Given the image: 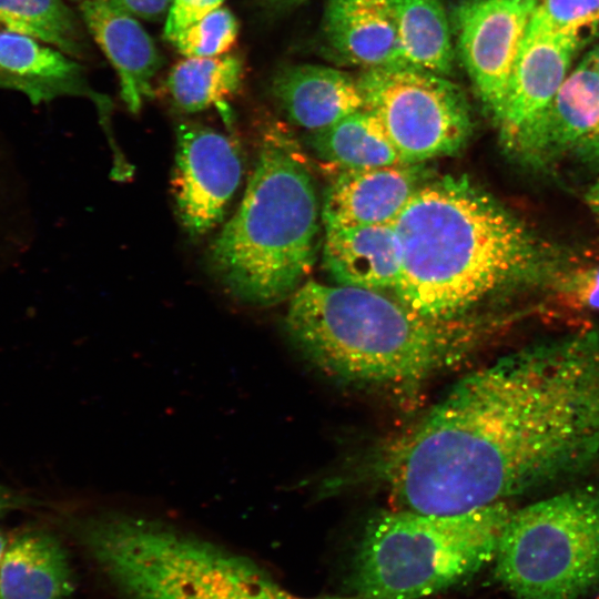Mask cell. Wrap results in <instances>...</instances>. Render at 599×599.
I'll list each match as a JSON object with an SVG mask.
<instances>
[{"label":"cell","instance_id":"2","mask_svg":"<svg viewBox=\"0 0 599 599\" xmlns=\"http://www.w3.org/2000/svg\"><path fill=\"white\" fill-rule=\"evenodd\" d=\"M284 325L297 351L325 375L399 393L464 363L483 328L477 317L433 319L388 293L315 281L288 298Z\"/></svg>","mask_w":599,"mask_h":599},{"label":"cell","instance_id":"15","mask_svg":"<svg viewBox=\"0 0 599 599\" xmlns=\"http://www.w3.org/2000/svg\"><path fill=\"white\" fill-rule=\"evenodd\" d=\"M271 91L288 120L311 134L364 108L357 79L322 64L282 68Z\"/></svg>","mask_w":599,"mask_h":599},{"label":"cell","instance_id":"27","mask_svg":"<svg viewBox=\"0 0 599 599\" xmlns=\"http://www.w3.org/2000/svg\"><path fill=\"white\" fill-rule=\"evenodd\" d=\"M571 153L586 167L599 171V130L581 140Z\"/></svg>","mask_w":599,"mask_h":599},{"label":"cell","instance_id":"34","mask_svg":"<svg viewBox=\"0 0 599 599\" xmlns=\"http://www.w3.org/2000/svg\"><path fill=\"white\" fill-rule=\"evenodd\" d=\"M105 1H108V0H105Z\"/></svg>","mask_w":599,"mask_h":599},{"label":"cell","instance_id":"13","mask_svg":"<svg viewBox=\"0 0 599 599\" xmlns=\"http://www.w3.org/2000/svg\"><path fill=\"white\" fill-rule=\"evenodd\" d=\"M579 43L577 38L528 27L511 69L501 113L495 122L501 144L554 98L567 78Z\"/></svg>","mask_w":599,"mask_h":599},{"label":"cell","instance_id":"1","mask_svg":"<svg viewBox=\"0 0 599 599\" xmlns=\"http://www.w3.org/2000/svg\"><path fill=\"white\" fill-rule=\"evenodd\" d=\"M400 272L392 293L438 321L554 280L561 253L466 174L432 177L393 223Z\"/></svg>","mask_w":599,"mask_h":599},{"label":"cell","instance_id":"5","mask_svg":"<svg viewBox=\"0 0 599 599\" xmlns=\"http://www.w3.org/2000/svg\"><path fill=\"white\" fill-rule=\"evenodd\" d=\"M495 577L516 599H579L599 586V494L570 490L511 511Z\"/></svg>","mask_w":599,"mask_h":599},{"label":"cell","instance_id":"33","mask_svg":"<svg viewBox=\"0 0 599 599\" xmlns=\"http://www.w3.org/2000/svg\"><path fill=\"white\" fill-rule=\"evenodd\" d=\"M75 1H80V2H81L82 0H75Z\"/></svg>","mask_w":599,"mask_h":599},{"label":"cell","instance_id":"31","mask_svg":"<svg viewBox=\"0 0 599 599\" xmlns=\"http://www.w3.org/2000/svg\"><path fill=\"white\" fill-rule=\"evenodd\" d=\"M7 544L8 542L6 541V538L0 532V564H1V560H2L3 552L6 550Z\"/></svg>","mask_w":599,"mask_h":599},{"label":"cell","instance_id":"14","mask_svg":"<svg viewBox=\"0 0 599 599\" xmlns=\"http://www.w3.org/2000/svg\"><path fill=\"white\" fill-rule=\"evenodd\" d=\"M80 12L119 77L122 101L138 113L153 95L152 80L163 64L153 39L133 16L105 0H82Z\"/></svg>","mask_w":599,"mask_h":599},{"label":"cell","instance_id":"6","mask_svg":"<svg viewBox=\"0 0 599 599\" xmlns=\"http://www.w3.org/2000/svg\"><path fill=\"white\" fill-rule=\"evenodd\" d=\"M356 79L364 109L407 163L454 155L470 139L469 102L447 77L399 67L366 69Z\"/></svg>","mask_w":599,"mask_h":599},{"label":"cell","instance_id":"29","mask_svg":"<svg viewBox=\"0 0 599 599\" xmlns=\"http://www.w3.org/2000/svg\"><path fill=\"white\" fill-rule=\"evenodd\" d=\"M586 201L592 212L599 217V179L588 189Z\"/></svg>","mask_w":599,"mask_h":599},{"label":"cell","instance_id":"9","mask_svg":"<svg viewBox=\"0 0 599 599\" xmlns=\"http://www.w3.org/2000/svg\"><path fill=\"white\" fill-rule=\"evenodd\" d=\"M599 130V73L593 51L560 85L554 98L506 143L519 163L546 167Z\"/></svg>","mask_w":599,"mask_h":599},{"label":"cell","instance_id":"3","mask_svg":"<svg viewBox=\"0 0 599 599\" xmlns=\"http://www.w3.org/2000/svg\"><path fill=\"white\" fill-rule=\"evenodd\" d=\"M322 200L296 140L281 125L262 134L244 196L215 237L210 262L226 292L253 306L288 300L315 262Z\"/></svg>","mask_w":599,"mask_h":599},{"label":"cell","instance_id":"32","mask_svg":"<svg viewBox=\"0 0 599 599\" xmlns=\"http://www.w3.org/2000/svg\"><path fill=\"white\" fill-rule=\"evenodd\" d=\"M593 51V55H595V61H596V65H597V70H598V73H599V47L596 48Z\"/></svg>","mask_w":599,"mask_h":599},{"label":"cell","instance_id":"20","mask_svg":"<svg viewBox=\"0 0 599 599\" xmlns=\"http://www.w3.org/2000/svg\"><path fill=\"white\" fill-rule=\"evenodd\" d=\"M397 13L408 67L450 75L455 50L444 0H398Z\"/></svg>","mask_w":599,"mask_h":599},{"label":"cell","instance_id":"24","mask_svg":"<svg viewBox=\"0 0 599 599\" xmlns=\"http://www.w3.org/2000/svg\"><path fill=\"white\" fill-rule=\"evenodd\" d=\"M557 292L571 304L599 309V265L572 271L558 277Z\"/></svg>","mask_w":599,"mask_h":599},{"label":"cell","instance_id":"8","mask_svg":"<svg viewBox=\"0 0 599 599\" xmlns=\"http://www.w3.org/2000/svg\"><path fill=\"white\" fill-rule=\"evenodd\" d=\"M175 135L177 214L191 236H203L223 220L241 183V148L233 136L193 122L180 123Z\"/></svg>","mask_w":599,"mask_h":599},{"label":"cell","instance_id":"19","mask_svg":"<svg viewBox=\"0 0 599 599\" xmlns=\"http://www.w3.org/2000/svg\"><path fill=\"white\" fill-rule=\"evenodd\" d=\"M244 63L237 55L185 58L169 71L164 89L173 105L186 113L221 106L240 90ZM227 111V110H226Z\"/></svg>","mask_w":599,"mask_h":599},{"label":"cell","instance_id":"25","mask_svg":"<svg viewBox=\"0 0 599 599\" xmlns=\"http://www.w3.org/2000/svg\"><path fill=\"white\" fill-rule=\"evenodd\" d=\"M224 0H172L166 16L163 38L172 42L189 24L222 6Z\"/></svg>","mask_w":599,"mask_h":599},{"label":"cell","instance_id":"7","mask_svg":"<svg viewBox=\"0 0 599 599\" xmlns=\"http://www.w3.org/2000/svg\"><path fill=\"white\" fill-rule=\"evenodd\" d=\"M538 0H461L453 12L458 55L488 113L499 118Z\"/></svg>","mask_w":599,"mask_h":599},{"label":"cell","instance_id":"18","mask_svg":"<svg viewBox=\"0 0 599 599\" xmlns=\"http://www.w3.org/2000/svg\"><path fill=\"white\" fill-rule=\"evenodd\" d=\"M309 142L322 161L339 171L407 163L376 118L364 108L312 133Z\"/></svg>","mask_w":599,"mask_h":599},{"label":"cell","instance_id":"16","mask_svg":"<svg viewBox=\"0 0 599 599\" xmlns=\"http://www.w3.org/2000/svg\"><path fill=\"white\" fill-rule=\"evenodd\" d=\"M322 261L334 284L392 294L400 272L394 225L326 229Z\"/></svg>","mask_w":599,"mask_h":599},{"label":"cell","instance_id":"10","mask_svg":"<svg viewBox=\"0 0 599 599\" xmlns=\"http://www.w3.org/2000/svg\"><path fill=\"white\" fill-rule=\"evenodd\" d=\"M435 175L427 162L338 171L323 192V227L393 224Z\"/></svg>","mask_w":599,"mask_h":599},{"label":"cell","instance_id":"17","mask_svg":"<svg viewBox=\"0 0 599 599\" xmlns=\"http://www.w3.org/2000/svg\"><path fill=\"white\" fill-rule=\"evenodd\" d=\"M73 590L68 554L52 534L32 530L7 544L0 599H67Z\"/></svg>","mask_w":599,"mask_h":599},{"label":"cell","instance_id":"22","mask_svg":"<svg viewBox=\"0 0 599 599\" xmlns=\"http://www.w3.org/2000/svg\"><path fill=\"white\" fill-rule=\"evenodd\" d=\"M238 32L237 18L221 6L184 28L171 43L184 58H213L229 52Z\"/></svg>","mask_w":599,"mask_h":599},{"label":"cell","instance_id":"11","mask_svg":"<svg viewBox=\"0 0 599 599\" xmlns=\"http://www.w3.org/2000/svg\"><path fill=\"white\" fill-rule=\"evenodd\" d=\"M0 89L23 93L37 105L61 97L90 99L109 118L110 100L94 91L72 57L34 38L0 31Z\"/></svg>","mask_w":599,"mask_h":599},{"label":"cell","instance_id":"26","mask_svg":"<svg viewBox=\"0 0 599 599\" xmlns=\"http://www.w3.org/2000/svg\"><path fill=\"white\" fill-rule=\"evenodd\" d=\"M133 17L145 20H160L167 12L172 0H108Z\"/></svg>","mask_w":599,"mask_h":599},{"label":"cell","instance_id":"4","mask_svg":"<svg viewBox=\"0 0 599 599\" xmlns=\"http://www.w3.org/2000/svg\"><path fill=\"white\" fill-rule=\"evenodd\" d=\"M510 514L505 501L454 515L379 512L361 538L353 588L363 599H420L447 589L494 561Z\"/></svg>","mask_w":599,"mask_h":599},{"label":"cell","instance_id":"12","mask_svg":"<svg viewBox=\"0 0 599 599\" xmlns=\"http://www.w3.org/2000/svg\"><path fill=\"white\" fill-rule=\"evenodd\" d=\"M397 7L398 0H326L322 32L328 49L364 70L408 67Z\"/></svg>","mask_w":599,"mask_h":599},{"label":"cell","instance_id":"23","mask_svg":"<svg viewBox=\"0 0 599 599\" xmlns=\"http://www.w3.org/2000/svg\"><path fill=\"white\" fill-rule=\"evenodd\" d=\"M599 24V0H538L529 28L577 38Z\"/></svg>","mask_w":599,"mask_h":599},{"label":"cell","instance_id":"30","mask_svg":"<svg viewBox=\"0 0 599 599\" xmlns=\"http://www.w3.org/2000/svg\"><path fill=\"white\" fill-rule=\"evenodd\" d=\"M13 505V498L0 487V514Z\"/></svg>","mask_w":599,"mask_h":599},{"label":"cell","instance_id":"21","mask_svg":"<svg viewBox=\"0 0 599 599\" xmlns=\"http://www.w3.org/2000/svg\"><path fill=\"white\" fill-rule=\"evenodd\" d=\"M0 31L34 38L72 58L89 45L75 13L63 0H0Z\"/></svg>","mask_w":599,"mask_h":599},{"label":"cell","instance_id":"28","mask_svg":"<svg viewBox=\"0 0 599 599\" xmlns=\"http://www.w3.org/2000/svg\"><path fill=\"white\" fill-rule=\"evenodd\" d=\"M308 0H262L264 8L273 12H285L295 9Z\"/></svg>","mask_w":599,"mask_h":599}]
</instances>
